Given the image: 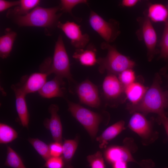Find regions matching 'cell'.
<instances>
[{"mask_svg":"<svg viewBox=\"0 0 168 168\" xmlns=\"http://www.w3.org/2000/svg\"><path fill=\"white\" fill-rule=\"evenodd\" d=\"M127 163L122 161L115 162L112 164L113 168H128Z\"/></svg>","mask_w":168,"mask_h":168,"instance_id":"37","label":"cell"},{"mask_svg":"<svg viewBox=\"0 0 168 168\" xmlns=\"http://www.w3.org/2000/svg\"><path fill=\"white\" fill-rule=\"evenodd\" d=\"M166 78L168 80V74L166 75Z\"/></svg>","mask_w":168,"mask_h":168,"instance_id":"39","label":"cell"},{"mask_svg":"<svg viewBox=\"0 0 168 168\" xmlns=\"http://www.w3.org/2000/svg\"><path fill=\"white\" fill-rule=\"evenodd\" d=\"M58 106L51 105L49 108L50 118L45 119L44 122V126L49 130L55 142L62 143V127L60 117L58 114Z\"/></svg>","mask_w":168,"mask_h":168,"instance_id":"11","label":"cell"},{"mask_svg":"<svg viewBox=\"0 0 168 168\" xmlns=\"http://www.w3.org/2000/svg\"><path fill=\"white\" fill-rule=\"evenodd\" d=\"M4 165L12 168H26L19 155L9 146H7Z\"/></svg>","mask_w":168,"mask_h":168,"instance_id":"24","label":"cell"},{"mask_svg":"<svg viewBox=\"0 0 168 168\" xmlns=\"http://www.w3.org/2000/svg\"><path fill=\"white\" fill-rule=\"evenodd\" d=\"M91 168H105L102 153L99 151L94 154L89 155L87 157Z\"/></svg>","mask_w":168,"mask_h":168,"instance_id":"30","label":"cell"},{"mask_svg":"<svg viewBox=\"0 0 168 168\" xmlns=\"http://www.w3.org/2000/svg\"><path fill=\"white\" fill-rule=\"evenodd\" d=\"M28 141L45 161L51 157L49 146L44 142L37 138H30Z\"/></svg>","mask_w":168,"mask_h":168,"instance_id":"26","label":"cell"},{"mask_svg":"<svg viewBox=\"0 0 168 168\" xmlns=\"http://www.w3.org/2000/svg\"><path fill=\"white\" fill-rule=\"evenodd\" d=\"M96 52L95 46L90 44L86 49H76L72 57L83 66H92L97 63Z\"/></svg>","mask_w":168,"mask_h":168,"instance_id":"17","label":"cell"},{"mask_svg":"<svg viewBox=\"0 0 168 168\" xmlns=\"http://www.w3.org/2000/svg\"><path fill=\"white\" fill-rule=\"evenodd\" d=\"M102 89L105 97L110 100L116 99L124 94V87L116 75L111 73H109L105 77Z\"/></svg>","mask_w":168,"mask_h":168,"instance_id":"13","label":"cell"},{"mask_svg":"<svg viewBox=\"0 0 168 168\" xmlns=\"http://www.w3.org/2000/svg\"><path fill=\"white\" fill-rule=\"evenodd\" d=\"M16 33L9 29L0 37V56L2 58L8 57L12 50Z\"/></svg>","mask_w":168,"mask_h":168,"instance_id":"21","label":"cell"},{"mask_svg":"<svg viewBox=\"0 0 168 168\" xmlns=\"http://www.w3.org/2000/svg\"><path fill=\"white\" fill-rule=\"evenodd\" d=\"M160 46L161 49L160 58L168 60V22L165 23Z\"/></svg>","mask_w":168,"mask_h":168,"instance_id":"29","label":"cell"},{"mask_svg":"<svg viewBox=\"0 0 168 168\" xmlns=\"http://www.w3.org/2000/svg\"><path fill=\"white\" fill-rule=\"evenodd\" d=\"M77 92L81 103L93 108L100 106L98 88L89 80H86L80 84L77 87Z\"/></svg>","mask_w":168,"mask_h":168,"instance_id":"10","label":"cell"},{"mask_svg":"<svg viewBox=\"0 0 168 168\" xmlns=\"http://www.w3.org/2000/svg\"><path fill=\"white\" fill-rule=\"evenodd\" d=\"M89 22L92 28L106 43L114 41L120 33L118 21L112 19L106 21L92 10L90 13Z\"/></svg>","mask_w":168,"mask_h":168,"instance_id":"7","label":"cell"},{"mask_svg":"<svg viewBox=\"0 0 168 168\" xmlns=\"http://www.w3.org/2000/svg\"><path fill=\"white\" fill-rule=\"evenodd\" d=\"M49 147L51 157H59L61 156L63 153L62 143L55 142L50 143Z\"/></svg>","mask_w":168,"mask_h":168,"instance_id":"32","label":"cell"},{"mask_svg":"<svg viewBox=\"0 0 168 168\" xmlns=\"http://www.w3.org/2000/svg\"><path fill=\"white\" fill-rule=\"evenodd\" d=\"M81 4H88L86 0H61L59 6L60 9L63 12H68L72 15V9L77 5Z\"/></svg>","mask_w":168,"mask_h":168,"instance_id":"27","label":"cell"},{"mask_svg":"<svg viewBox=\"0 0 168 168\" xmlns=\"http://www.w3.org/2000/svg\"><path fill=\"white\" fill-rule=\"evenodd\" d=\"M125 129V122L119 121L107 128L96 140L99 143L101 148H105L108 142L114 138Z\"/></svg>","mask_w":168,"mask_h":168,"instance_id":"18","label":"cell"},{"mask_svg":"<svg viewBox=\"0 0 168 168\" xmlns=\"http://www.w3.org/2000/svg\"><path fill=\"white\" fill-rule=\"evenodd\" d=\"M40 2L39 0H21L19 5L13 10H11L8 14L12 13L13 16L26 15L31 10L38 6Z\"/></svg>","mask_w":168,"mask_h":168,"instance_id":"23","label":"cell"},{"mask_svg":"<svg viewBox=\"0 0 168 168\" xmlns=\"http://www.w3.org/2000/svg\"><path fill=\"white\" fill-rule=\"evenodd\" d=\"M158 121L163 125L168 136V117L164 114L158 116Z\"/></svg>","mask_w":168,"mask_h":168,"instance_id":"34","label":"cell"},{"mask_svg":"<svg viewBox=\"0 0 168 168\" xmlns=\"http://www.w3.org/2000/svg\"><path fill=\"white\" fill-rule=\"evenodd\" d=\"M101 48L106 49L107 54L105 57L97 58L99 70L101 73L105 71L115 75H119L123 71L132 69L135 63L129 58L120 53L115 47L109 43L104 42L101 44Z\"/></svg>","mask_w":168,"mask_h":168,"instance_id":"3","label":"cell"},{"mask_svg":"<svg viewBox=\"0 0 168 168\" xmlns=\"http://www.w3.org/2000/svg\"><path fill=\"white\" fill-rule=\"evenodd\" d=\"M78 145L77 139L65 140L62 144L63 153L61 156L64 164V168H71V161Z\"/></svg>","mask_w":168,"mask_h":168,"instance_id":"22","label":"cell"},{"mask_svg":"<svg viewBox=\"0 0 168 168\" xmlns=\"http://www.w3.org/2000/svg\"><path fill=\"white\" fill-rule=\"evenodd\" d=\"M63 78L56 76L52 80L47 81L38 91L40 95L46 98L62 97L64 96Z\"/></svg>","mask_w":168,"mask_h":168,"instance_id":"16","label":"cell"},{"mask_svg":"<svg viewBox=\"0 0 168 168\" xmlns=\"http://www.w3.org/2000/svg\"><path fill=\"white\" fill-rule=\"evenodd\" d=\"M49 75L47 72L34 73L26 79L24 84L17 85L26 95L38 92L47 82V78Z\"/></svg>","mask_w":168,"mask_h":168,"instance_id":"14","label":"cell"},{"mask_svg":"<svg viewBox=\"0 0 168 168\" xmlns=\"http://www.w3.org/2000/svg\"></svg>","mask_w":168,"mask_h":168,"instance_id":"40","label":"cell"},{"mask_svg":"<svg viewBox=\"0 0 168 168\" xmlns=\"http://www.w3.org/2000/svg\"><path fill=\"white\" fill-rule=\"evenodd\" d=\"M44 167L46 168H64V164L61 156L51 157L46 161Z\"/></svg>","mask_w":168,"mask_h":168,"instance_id":"31","label":"cell"},{"mask_svg":"<svg viewBox=\"0 0 168 168\" xmlns=\"http://www.w3.org/2000/svg\"><path fill=\"white\" fill-rule=\"evenodd\" d=\"M17 137V133L12 127L5 124L0 123V143L6 144L11 142Z\"/></svg>","mask_w":168,"mask_h":168,"instance_id":"25","label":"cell"},{"mask_svg":"<svg viewBox=\"0 0 168 168\" xmlns=\"http://www.w3.org/2000/svg\"><path fill=\"white\" fill-rule=\"evenodd\" d=\"M121 146H113L108 147L105 152L106 160L112 164L118 161L137 163L133 158L132 154L136 152L137 147L134 140L126 138Z\"/></svg>","mask_w":168,"mask_h":168,"instance_id":"8","label":"cell"},{"mask_svg":"<svg viewBox=\"0 0 168 168\" xmlns=\"http://www.w3.org/2000/svg\"><path fill=\"white\" fill-rule=\"evenodd\" d=\"M161 76L157 73L141 100L136 104H127V109L130 113L139 112L144 115L151 113L158 116L166 114L165 110L168 107V99L161 87Z\"/></svg>","mask_w":168,"mask_h":168,"instance_id":"1","label":"cell"},{"mask_svg":"<svg viewBox=\"0 0 168 168\" xmlns=\"http://www.w3.org/2000/svg\"><path fill=\"white\" fill-rule=\"evenodd\" d=\"M118 75V79L124 87L135 82V75L132 69H126Z\"/></svg>","mask_w":168,"mask_h":168,"instance_id":"28","label":"cell"},{"mask_svg":"<svg viewBox=\"0 0 168 168\" xmlns=\"http://www.w3.org/2000/svg\"><path fill=\"white\" fill-rule=\"evenodd\" d=\"M148 88L138 82H134L124 87V94L131 104L140 101L143 97Z\"/></svg>","mask_w":168,"mask_h":168,"instance_id":"19","label":"cell"},{"mask_svg":"<svg viewBox=\"0 0 168 168\" xmlns=\"http://www.w3.org/2000/svg\"><path fill=\"white\" fill-rule=\"evenodd\" d=\"M68 110L72 116L84 127L92 138L96 136L101 117L93 112L74 103L68 101Z\"/></svg>","mask_w":168,"mask_h":168,"instance_id":"6","label":"cell"},{"mask_svg":"<svg viewBox=\"0 0 168 168\" xmlns=\"http://www.w3.org/2000/svg\"><path fill=\"white\" fill-rule=\"evenodd\" d=\"M57 26L70 40L71 44L76 49H84L88 43L89 35L83 34L80 26L75 22L68 21L62 23L59 21Z\"/></svg>","mask_w":168,"mask_h":168,"instance_id":"9","label":"cell"},{"mask_svg":"<svg viewBox=\"0 0 168 168\" xmlns=\"http://www.w3.org/2000/svg\"><path fill=\"white\" fill-rule=\"evenodd\" d=\"M155 22H168V6L155 3L151 5L148 9L147 16Z\"/></svg>","mask_w":168,"mask_h":168,"instance_id":"20","label":"cell"},{"mask_svg":"<svg viewBox=\"0 0 168 168\" xmlns=\"http://www.w3.org/2000/svg\"><path fill=\"white\" fill-rule=\"evenodd\" d=\"M20 3V1H10L5 0H0V12H2L12 7L18 6Z\"/></svg>","mask_w":168,"mask_h":168,"instance_id":"33","label":"cell"},{"mask_svg":"<svg viewBox=\"0 0 168 168\" xmlns=\"http://www.w3.org/2000/svg\"><path fill=\"white\" fill-rule=\"evenodd\" d=\"M164 92L166 96L168 99V91H164Z\"/></svg>","mask_w":168,"mask_h":168,"instance_id":"38","label":"cell"},{"mask_svg":"<svg viewBox=\"0 0 168 168\" xmlns=\"http://www.w3.org/2000/svg\"><path fill=\"white\" fill-rule=\"evenodd\" d=\"M142 36L147 48L148 61H151L156 54L157 35L147 16L144 18L142 27Z\"/></svg>","mask_w":168,"mask_h":168,"instance_id":"12","label":"cell"},{"mask_svg":"<svg viewBox=\"0 0 168 168\" xmlns=\"http://www.w3.org/2000/svg\"><path fill=\"white\" fill-rule=\"evenodd\" d=\"M47 72L49 74L54 73L56 76L66 78L69 81L72 79L69 58L61 35L58 36L56 42L52 63Z\"/></svg>","mask_w":168,"mask_h":168,"instance_id":"4","label":"cell"},{"mask_svg":"<svg viewBox=\"0 0 168 168\" xmlns=\"http://www.w3.org/2000/svg\"><path fill=\"white\" fill-rule=\"evenodd\" d=\"M59 6L45 8L37 6L24 16H14L19 26L51 27L57 26L62 13H57Z\"/></svg>","mask_w":168,"mask_h":168,"instance_id":"2","label":"cell"},{"mask_svg":"<svg viewBox=\"0 0 168 168\" xmlns=\"http://www.w3.org/2000/svg\"><path fill=\"white\" fill-rule=\"evenodd\" d=\"M138 1V0H123L121 4L123 6L130 7L135 6Z\"/></svg>","mask_w":168,"mask_h":168,"instance_id":"36","label":"cell"},{"mask_svg":"<svg viewBox=\"0 0 168 168\" xmlns=\"http://www.w3.org/2000/svg\"><path fill=\"white\" fill-rule=\"evenodd\" d=\"M11 87L15 93L16 109L21 123L23 127L28 129L29 114L25 99L26 95L17 85H13Z\"/></svg>","mask_w":168,"mask_h":168,"instance_id":"15","label":"cell"},{"mask_svg":"<svg viewBox=\"0 0 168 168\" xmlns=\"http://www.w3.org/2000/svg\"><path fill=\"white\" fill-rule=\"evenodd\" d=\"M152 120H149L145 115L139 112L133 114L128 127L140 137L142 144L148 146L155 142L159 137V133L153 128Z\"/></svg>","mask_w":168,"mask_h":168,"instance_id":"5","label":"cell"},{"mask_svg":"<svg viewBox=\"0 0 168 168\" xmlns=\"http://www.w3.org/2000/svg\"><path fill=\"white\" fill-rule=\"evenodd\" d=\"M139 165L142 168H153L154 166V162L151 159L142 160L140 162Z\"/></svg>","mask_w":168,"mask_h":168,"instance_id":"35","label":"cell"}]
</instances>
